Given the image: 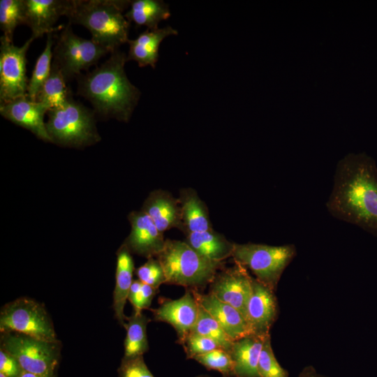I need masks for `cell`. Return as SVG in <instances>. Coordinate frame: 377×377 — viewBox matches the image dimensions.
<instances>
[{
    "mask_svg": "<svg viewBox=\"0 0 377 377\" xmlns=\"http://www.w3.org/2000/svg\"><path fill=\"white\" fill-rule=\"evenodd\" d=\"M327 207L334 217L377 236V167L371 158L350 155L338 164Z\"/></svg>",
    "mask_w": 377,
    "mask_h": 377,
    "instance_id": "obj_1",
    "label": "cell"
},
{
    "mask_svg": "<svg viewBox=\"0 0 377 377\" xmlns=\"http://www.w3.org/2000/svg\"><path fill=\"white\" fill-rule=\"evenodd\" d=\"M126 54L117 50L93 71L76 77L77 94L90 102L95 114L121 121H129L141 93L126 74Z\"/></svg>",
    "mask_w": 377,
    "mask_h": 377,
    "instance_id": "obj_2",
    "label": "cell"
},
{
    "mask_svg": "<svg viewBox=\"0 0 377 377\" xmlns=\"http://www.w3.org/2000/svg\"><path fill=\"white\" fill-rule=\"evenodd\" d=\"M131 1L73 0L66 15L69 23L80 24L91 33L94 43L110 53L128 43L130 22L123 11Z\"/></svg>",
    "mask_w": 377,
    "mask_h": 377,
    "instance_id": "obj_3",
    "label": "cell"
},
{
    "mask_svg": "<svg viewBox=\"0 0 377 377\" xmlns=\"http://www.w3.org/2000/svg\"><path fill=\"white\" fill-rule=\"evenodd\" d=\"M156 258L161 263L166 283L186 289H203L224 268L223 262L211 260L192 249L186 242L165 239L163 251Z\"/></svg>",
    "mask_w": 377,
    "mask_h": 377,
    "instance_id": "obj_4",
    "label": "cell"
},
{
    "mask_svg": "<svg viewBox=\"0 0 377 377\" xmlns=\"http://www.w3.org/2000/svg\"><path fill=\"white\" fill-rule=\"evenodd\" d=\"M46 128L52 142L81 147L98 142L101 137L95 124V112L73 98L62 108L47 112Z\"/></svg>",
    "mask_w": 377,
    "mask_h": 377,
    "instance_id": "obj_5",
    "label": "cell"
},
{
    "mask_svg": "<svg viewBox=\"0 0 377 377\" xmlns=\"http://www.w3.org/2000/svg\"><path fill=\"white\" fill-rule=\"evenodd\" d=\"M295 256L293 244L235 243L232 257L235 263L249 269L258 281L275 291L283 272Z\"/></svg>",
    "mask_w": 377,
    "mask_h": 377,
    "instance_id": "obj_6",
    "label": "cell"
},
{
    "mask_svg": "<svg viewBox=\"0 0 377 377\" xmlns=\"http://www.w3.org/2000/svg\"><path fill=\"white\" fill-rule=\"evenodd\" d=\"M1 348L18 362L23 371L57 376L61 343L40 340L16 332L1 333Z\"/></svg>",
    "mask_w": 377,
    "mask_h": 377,
    "instance_id": "obj_7",
    "label": "cell"
},
{
    "mask_svg": "<svg viewBox=\"0 0 377 377\" xmlns=\"http://www.w3.org/2000/svg\"><path fill=\"white\" fill-rule=\"evenodd\" d=\"M0 331L23 334L47 341H59L44 305L26 297L17 298L1 308Z\"/></svg>",
    "mask_w": 377,
    "mask_h": 377,
    "instance_id": "obj_8",
    "label": "cell"
},
{
    "mask_svg": "<svg viewBox=\"0 0 377 377\" xmlns=\"http://www.w3.org/2000/svg\"><path fill=\"white\" fill-rule=\"evenodd\" d=\"M108 53L110 54L92 40L75 34L68 22L55 39L52 63L59 68L68 82L76 79L82 71H89Z\"/></svg>",
    "mask_w": 377,
    "mask_h": 377,
    "instance_id": "obj_9",
    "label": "cell"
},
{
    "mask_svg": "<svg viewBox=\"0 0 377 377\" xmlns=\"http://www.w3.org/2000/svg\"><path fill=\"white\" fill-rule=\"evenodd\" d=\"M35 38L31 36L21 47L3 36L0 38V104L27 95V52Z\"/></svg>",
    "mask_w": 377,
    "mask_h": 377,
    "instance_id": "obj_10",
    "label": "cell"
},
{
    "mask_svg": "<svg viewBox=\"0 0 377 377\" xmlns=\"http://www.w3.org/2000/svg\"><path fill=\"white\" fill-rule=\"evenodd\" d=\"M252 276L239 263L223 268L209 283V293L237 309L246 319L247 303L251 293Z\"/></svg>",
    "mask_w": 377,
    "mask_h": 377,
    "instance_id": "obj_11",
    "label": "cell"
},
{
    "mask_svg": "<svg viewBox=\"0 0 377 377\" xmlns=\"http://www.w3.org/2000/svg\"><path fill=\"white\" fill-rule=\"evenodd\" d=\"M251 293L247 303L246 320L253 334L265 337L276 321L279 307L273 290L252 277Z\"/></svg>",
    "mask_w": 377,
    "mask_h": 377,
    "instance_id": "obj_12",
    "label": "cell"
},
{
    "mask_svg": "<svg viewBox=\"0 0 377 377\" xmlns=\"http://www.w3.org/2000/svg\"><path fill=\"white\" fill-rule=\"evenodd\" d=\"M198 310L199 304L192 291L186 289L184 295L180 298L165 299L158 308L151 311L154 320L172 326L177 333V342L181 344L194 326Z\"/></svg>",
    "mask_w": 377,
    "mask_h": 377,
    "instance_id": "obj_13",
    "label": "cell"
},
{
    "mask_svg": "<svg viewBox=\"0 0 377 377\" xmlns=\"http://www.w3.org/2000/svg\"><path fill=\"white\" fill-rule=\"evenodd\" d=\"M128 219L131 230L124 244L131 253L147 259L156 258L165 246V239L163 233L142 209L131 212L128 216Z\"/></svg>",
    "mask_w": 377,
    "mask_h": 377,
    "instance_id": "obj_14",
    "label": "cell"
},
{
    "mask_svg": "<svg viewBox=\"0 0 377 377\" xmlns=\"http://www.w3.org/2000/svg\"><path fill=\"white\" fill-rule=\"evenodd\" d=\"M24 24L29 27L35 39L60 29L55 24L66 16L73 0H24Z\"/></svg>",
    "mask_w": 377,
    "mask_h": 377,
    "instance_id": "obj_15",
    "label": "cell"
},
{
    "mask_svg": "<svg viewBox=\"0 0 377 377\" xmlns=\"http://www.w3.org/2000/svg\"><path fill=\"white\" fill-rule=\"evenodd\" d=\"M47 112L48 109L45 105L31 100L27 95L0 104L2 117L28 129L38 138L52 142L44 122V116Z\"/></svg>",
    "mask_w": 377,
    "mask_h": 377,
    "instance_id": "obj_16",
    "label": "cell"
},
{
    "mask_svg": "<svg viewBox=\"0 0 377 377\" xmlns=\"http://www.w3.org/2000/svg\"><path fill=\"white\" fill-rule=\"evenodd\" d=\"M191 291L198 303L217 321L233 341L251 334L245 318L237 309L209 293Z\"/></svg>",
    "mask_w": 377,
    "mask_h": 377,
    "instance_id": "obj_17",
    "label": "cell"
},
{
    "mask_svg": "<svg viewBox=\"0 0 377 377\" xmlns=\"http://www.w3.org/2000/svg\"><path fill=\"white\" fill-rule=\"evenodd\" d=\"M142 210L161 232L174 228L182 230L179 200L168 191L157 189L151 192L145 200Z\"/></svg>",
    "mask_w": 377,
    "mask_h": 377,
    "instance_id": "obj_18",
    "label": "cell"
},
{
    "mask_svg": "<svg viewBox=\"0 0 377 377\" xmlns=\"http://www.w3.org/2000/svg\"><path fill=\"white\" fill-rule=\"evenodd\" d=\"M177 34V30L170 26L154 30L147 29L135 39L128 40L127 61H135L140 67L150 66L155 68L161 42L165 38Z\"/></svg>",
    "mask_w": 377,
    "mask_h": 377,
    "instance_id": "obj_19",
    "label": "cell"
},
{
    "mask_svg": "<svg viewBox=\"0 0 377 377\" xmlns=\"http://www.w3.org/2000/svg\"><path fill=\"white\" fill-rule=\"evenodd\" d=\"M265 337L251 334L233 341L229 353L235 377H260L258 364Z\"/></svg>",
    "mask_w": 377,
    "mask_h": 377,
    "instance_id": "obj_20",
    "label": "cell"
},
{
    "mask_svg": "<svg viewBox=\"0 0 377 377\" xmlns=\"http://www.w3.org/2000/svg\"><path fill=\"white\" fill-rule=\"evenodd\" d=\"M116 283L113 293V310L119 323L125 327L128 317L124 306L133 283L134 263L131 253L123 244L117 252Z\"/></svg>",
    "mask_w": 377,
    "mask_h": 377,
    "instance_id": "obj_21",
    "label": "cell"
},
{
    "mask_svg": "<svg viewBox=\"0 0 377 377\" xmlns=\"http://www.w3.org/2000/svg\"><path fill=\"white\" fill-rule=\"evenodd\" d=\"M181 207L182 230L185 235L213 229L207 207L196 191L191 188H182L178 198Z\"/></svg>",
    "mask_w": 377,
    "mask_h": 377,
    "instance_id": "obj_22",
    "label": "cell"
},
{
    "mask_svg": "<svg viewBox=\"0 0 377 377\" xmlns=\"http://www.w3.org/2000/svg\"><path fill=\"white\" fill-rule=\"evenodd\" d=\"M184 242L202 256L216 262L232 257L235 246V243L213 229L188 234Z\"/></svg>",
    "mask_w": 377,
    "mask_h": 377,
    "instance_id": "obj_23",
    "label": "cell"
},
{
    "mask_svg": "<svg viewBox=\"0 0 377 377\" xmlns=\"http://www.w3.org/2000/svg\"><path fill=\"white\" fill-rule=\"evenodd\" d=\"M124 15L130 24L154 30L161 21L170 17V11L168 4L162 0H133Z\"/></svg>",
    "mask_w": 377,
    "mask_h": 377,
    "instance_id": "obj_24",
    "label": "cell"
},
{
    "mask_svg": "<svg viewBox=\"0 0 377 377\" xmlns=\"http://www.w3.org/2000/svg\"><path fill=\"white\" fill-rule=\"evenodd\" d=\"M62 73L52 63L50 73L38 91L35 101L45 105L48 111L66 105L73 98Z\"/></svg>",
    "mask_w": 377,
    "mask_h": 377,
    "instance_id": "obj_25",
    "label": "cell"
},
{
    "mask_svg": "<svg viewBox=\"0 0 377 377\" xmlns=\"http://www.w3.org/2000/svg\"><path fill=\"white\" fill-rule=\"evenodd\" d=\"M150 321L142 312L133 313L127 318L125 325L126 335L124 340V357L143 355L149 350L147 325Z\"/></svg>",
    "mask_w": 377,
    "mask_h": 377,
    "instance_id": "obj_26",
    "label": "cell"
},
{
    "mask_svg": "<svg viewBox=\"0 0 377 377\" xmlns=\"http://www.w3.org/2000/svg\"><path fill=\"white\" fill-rule=\"evenodd\" d=\"M53 33L47 34L45 47L38 57L31 79L29 80L27 96L35 101L36 95L40 87L48 77L52 59V49L55 43Z\"/></svg>",
    "mask_w": 377,
    "mask_h": 377,
    "instance_id": "obj_27",
    "label": "cell"
},
{
    "mask_svg": "<svg viewBox=\"0 0 377 377\" xmlns=\"http://www.w3.org/2000/svg\"><path fill=\"white\" fill-rule=\"evenodd\" d=\"M190 333L200 334L214 340L221 348L228 353L233 343V341L217 321L200 304L197 320Z\"/></svg>",
    "mask_w": 377,
    "mask_h": 377,
    "instance_id": "obj_28",
    "label": "cell"
},
{
    "mask_svg": "<svg viewBox=\"0 0 377 377\" xmlns=\"http://www.w3.org/2000/svg\"><path fill=\"white\" fill-rule=\"evenodd\" d=\"M24 21V0L0 1V27L8 40L13 42L15 28Z\"/></svg>",
    "mask_w": 377,
    "mask_h": 377,
    "instance_id": "obj_29",
    "label": "cell"
},
{
    "mask_svg": "<svg viewBox=\"0 0 377 377\" xmlns=\"http://www.w3.org/2000/svg\"><path fill=\"white\" fill-rule=\"evenodd\" d=\"M207 370L219 371L223 377H235L234 364L228 352L216 348L207 353L195 357L194 359Z\"/></svg>",
    "mask_w": 377,
    "mask_h": 377,
    "instance_id": "obj_30",
    "label": "cell"
},
{
    "mask_svg": "<svg viewBox=\"0 0 377 377\" xmlns=\"http://www.w3.org/2000/svg\"><path fill=\"white\" fill-rule=\"evenodd\" d=\"M258 372L260 377H288L286 369L281 366L274 353L270 334L267 335L263 341L260 355Z\"/></svg>",
    "mask_w": 377,
    "mask_h": 377,
    "instance_id": "obj_31",
    "label": "cell"
},
{
    "mask_svg": "<svg viewBox=\"0 0 377 377\" xmlns=\"http://www.w3.org/2000/svg\"><path fill=\"white\" fill-rule=\"evenodd\" d=\"M135 274L138 279L156 289L163 283H166L163 269L159 260L156 258H149L147 261L138 268Z\"/></svg>",
    "mask_w": 377,
    "mask_h": 377,
    "instance_id": "obj_32",
    "label": "cell"
},
{
    "mask_svg": "<svg viewBox=\"0 0 377 377\" xmlns=\"http://www.w3.org/2000/svg\"><path fill=\"white\" fill-rule=\"evenodd\" d=\"M187 359H194L195 357L207 353L216 348H221L214 340L206 337L190 333L181 343Z\"/></svg>",
    "mask_w": 377,
    "mask_h": 377,
    "instance_id": "obj_33",
    "label": "cell"
},
{
    "mask_svg": "<svg viewBox=\"0 0 377 377\" xmlns=\"http://www.w3.org/2000/svg\"><path fill=\"white\" fill-rule=\"evenodd\" d=\"M118 377H154L145 364L143 355L121 359Z\"/></svg>",
    "mask_w": 377,
    "mask_h": 377,
    "instance_id": "obj_34",
    "label": "cell"
},
{
    "mask_svg": "<svg viewBox=\"0 0 377 377\" xmlns=\"http://www.w3.org/2000/svg\"><path fill=\"white\" fill-rule=\"evenodd\" d=\"M22 371L21 366L15 358L0 348V373L7 377H19Z\"/></svg>",
    "mask_w": 377,
    "mask_h": 377,
    "instance_id": "obj_35",
    "label": "cell"
},
{
    "mask_svg": "<svg viewBox=\"0 0 377 377\" xmlns=\"http://www.w3.org/2000/svg\"><path fill=\"white\" fill-rule=\"evenodd\" d=\"M142 283L139 279L134 280L131 286L128 296V300L133 305L134 312L135 313L142 312L140 308Z\"/></svg>",
    "mask_w": 377,
    "mask_h": 377,
    "instance_id": "obj_36",
    "label": "cell"
},
{
    "mask_svg": "<svg viewBox=\"0 0 377 377\" xmlns=\"http://www.w3.org/2000/svg\"><path fill=\"white\" fill-rule=\"evenodd\" d=\"M157 290L158 289H156L148 284L144 283H142L140 302V308L142 311L149 308Z\"/></svg>",
    "mask_w": 377,
    "mask_h": 377,
    "instance_id": "obj_37",
    "label": "cell"
},
{
    "mask_svg": "<svg viewBox=\"0 0 377 377\" xmlns=\"http://www.w3.org/2000/svg\"><path fill=\"white\" fill-rule=\"evenodd\" d=\"M298 377H330L317 371L312 365L304 367L300 372Z\"/></svg>",
    "mask_w": 377,
    "mask_h": 377,
    "instance_id": "obj_38",
    "label": "cell"
},
{
    "mask_svg": "<svg viewBox=\"0 0 377 377\" xmlns=\"http://www.w3.org/2000/svg\"><path fill=\"white\" fill-rule=\"evenodd\" d=\"M19 377H57V376L40 375V374H36L29 373V372L23 371Z\"/></svg>",
    "mask_w": 377,
    "mask_h": 377,
    "instance_id": "obj_39",
    "label": "cell"
},
{
    "mask_svg": "<svg viewBox=\"0 0 377 377\" xmlns=\"http://www.w3.org/2000/svg\"><path fill=\"white\" fill-rule=\"evenodd\" d=\"M195 377H212V376H207V375H199V376H197Z\"/></svg>",
    "mask_w": 377,
    "mask_h": 377,
    "instance_id": "obj_40",
    "label": "cell"
},
{
    "mask_svg": "<svg viewBox=\"0 0 377 377\" xmlns=\"http://www.w3.org/2000/svg\"><path fill=\"white\" fill-rule=\"evenodd\" d=\"M0 377H7L6 375H4L2 373H0Z\"/></svg>",
    "mask_w": 377,
    "mask_h": 377,
    "instance_id": "obj_41",
    "label": "cell"
}]
</instances>
